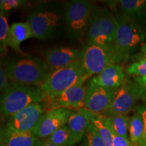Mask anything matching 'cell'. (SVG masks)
Returning <instances> with one entry per match:
<instances>
[{
    "label": "cell",
    "instance_id": "cell-23",
    "mask_svg": "<svg viewBox=\"0 0 146 146\" xmlns=\"http://www.w3.org/2000/svg\"><path fill=\"white\" fill-rule=\"evenodd\" d=\"M51 143L59 146H69L70 142V132L68 126L65 125L56 131L47 139Z\"/></svg>",
    "mask_w": 146,
    "mask_h": 146
},
{
    "label": "cell",
    "instance_id": "cell-24",
    "mask_svg": "<svg viewBox=\"0 0 146 146\" xmlns=\"http://www.w3.org/2000/svg\"><path fill=\"white\" fill-rule=\"evenodd\" d=\"M83 140V146H106L96 128L91 123Z\"/></svg>",
    "mask_w": 146,
    "mask_h": 146
},
{
    "label": "cell",
    "instance_id": "cell-31",
    "mask_svg": "<svg viewBox=\"0 0 146 146\" xmlns=\"http://www.w3.org/2000/svg\"><path fill=\"white\" fill-rule=\"evenodd\" d=\"M36 146H59L57 145H55V144L51 143L48 141L47 139H40L38 141Z\"/></svg>",
    "mask_w": 146,
    "mask_h": 146
},
{
    "label": "cell",
    "instance_id": "cell-8",
    "mask_svg": "<svg viewBox=\"0 0 146 146\" xmlns=\"http://www.w3.org/2000/svg\"><path fill=\"white\" fill-rule=\"evenodd\" d=\"M140 100H143L141 87L135 80L126 78L121 87L118 89L112 104L102 114L104 116L127 114L135 108Z\"/></svg>",
    "mask_w": 146,
    "mask_h": 146
},
{
    "label": "cell",
    "instance_id": "cell-33",
    "mask_svg": "<svg viewBox=\"0 0 146 146\" xmlns=\"http://www.w3.org/2000/svg\"><path fill=\"white\" fill-rule=\"evenodd\" d=\"M141 54H142V58H146V43L141 46Z\"/></svg>",
    "mask_w": 146,
    "mask_h": 146
},
{
    "label": "cell",
    "instance_id": "cell-28",
    "mask_svg": "<svg viewBox=\"0 0 146 146\" xmlns=\"http://www.w3.org/2000/svg\"><path fill=\"white\" fill-rule=\"evenodd\" d=\"M8 80L9 78L5 73L4 68L1 67L0 68V89L1 92H3V94L8 90L9 87L11 86L10 84H9Z\"/></svg>",
    "mask_w": 146,
    "mask_h": 146
},
{
    "label": "cell",
    "instance_id": "cell-7",
    "mask_svg": "<svg viewBox=\"0 0 146 146\" xmlns=\"http://www.w3.org/2000/svg\"><path fill=\"white\" fill-rule=\"evenodd\" d=\"M94 5L85 0L67 1L64 7V21L67 36L78 41L87 32Z\"/></svg>",
    "mask_w": 146,
    "mask_h": 146
},
{
    "label": "cell",
    "instance_id": "cell-26",
    "mask_svg": "<svg viewBox=\"0 0 146 146\" xmlns=\"http://www.w3.org/2000/svg\"><path fill=\"white\" fill-rule=\"evenodd\" d=\"M127 74L135 77L146 76V58H141L138 61L131 64L127 69Z\"/></svg>",
    "mask_w": 146,
    "mask_h": 146
},
{
    "label": "cell",
    "instance_id": "cell-4",
    "mask_svg": "<svg viewBox=\"0 0 146 146\" xmlns=\"http://www.w3.org/2000/svg\"><path fill=\"white\" fill-rule=\"evenodd\" d=\"M116 29V18L109 10L102 7L94 6L87 30L88 44L98 45L114 52Z\"/></svg>",
    "mask_w": 146,
    "mask_h": 146
},
{
    "label": "cell",
    "instance_id": "cell-25",
    "mask_svg": "<svg viewBox=\"0 0 146 146\" xmlns=\"http://www.w3.org/2000/svg\"><path fill=\"white\" fill-rule=\"evenodd\" d=\"M8 20L4 12L0 14V45L1 52L8 47V38L10 31Z\"/></svg>",
    "mask_w": 146,
    "mask_h": 146
},
{
    "label": "cell",
    "instance_id": "cell-12",
    "mask_svg": "<svg viewBox=\"0 0 146 146\" xmlns=\"http://www.w3.org/2000/svg\"><path fill=\"white\" fill-rule=\"evenodd\" d=\"M117 90L99 86L90 82L85 94L84 108L95 114H102L112 104Z\"/></svg>",
    "mask_w": 146,
    "mask_h": 146
},
{
    "label": "cell",
    "instance_id": "cell-13",
    "mask_svg": "<svg viewBox=\"0 0 146 146\" xmlns=\"http://www.w3.org/2000/svg\"><path fill=\"white\" fill-rule=\"evenodd\" d=\"M82 81L70 87L51 101L46 102L47 110L55 108H66L79 110L85 107V98L87 87Z\"/></svg>",
    "mask_w": 146,
    "mask_h": 146
},
{
    "label": "cell",
    "instance_id": "cell-27",
    "mask_svg": "<svg viewBox=\"0 0 146 146\" xmlns=\"http://www.w3.org/2000/svg\"><path fill=\"white\" fill-rule=\"evenodd\" d=\"M26 3L27 1L25 0H1L0 10L5 14V12L21 8Z\"/></svg>",
    "mask_w": 146,
    "mask_h": 146
},
{
    "label": "cell",
    "instance_id": "cell-11",
    "mask_svg": "<svg viewBox=\"0 0 146 146\" xmlns=\"http://www.w3.org/2000/svg\"><path fill=\"white\" fill-rule=\"evenodd\" d=\"M72 111L66 108L47 110L40 118L33 133L39 139L48 138L53 133L66 125Z\"/></svg>",
    "mask_w": 146,
    "mask_h": 146
},
{
    "label": "cell",
    "instance_id": "cell-9",
    "mask_svg": "<svg viewBox=\"0 0 146 146\" xmlns=\"http://www.w3.org/2000/svg\"><path fill=\"white\" fill-rule=\"evenodd\" d=\"M82 62L89 77L100 74L109 66L122 62L120 58L112 50L96 45L87 44L82 51Z\"/></svg>",
    "mask_w": 146,
    "mask_h": 146
},
{
    "label": "cell",
    "instance_id": "cell-32",
    "mask_svg": "<svg viewBox=\"0 0 146 146\" xmlns=\"http://www.w3.org/2000/svg\"><path fill=\"white\" fill-rule=\"evenodd\" d=\"M137 110L141 113L143 119L146 120V102L145 104L141 106H140L139 108H138Z\"/></svg>",
    "mask_w": 146,
    "mask_h": 146
},
{
    "label": "cell",
    "instance_id": "cell-1",
    "mask_svg": "<svg viewBox=\"0 0 146 146\" xmlns=\"http://www.w3.org/2000/svg\"><path fill=\"white\" fill-rule=\"evenodd\" d=\"M4 70L12 84L27 86L40 87L49 74L44 60L27 55L7 60Z\"/></svg>",
    "mask_w": 146,
    "mask_h": 146
},
{
    "label": "cell",
    "instance_id": "cell-6",
    "mask_svg": "<svg viewBox=\"0 0 146 146\" xmlns=\"http://www.w3.org/2000/svg\"><path fill=\"white\" fill-rule=\"evenodd\" d=\"M46 102L41 87L12 84L1 98V111L5 118H9L29 106Z\"/></svg>",
    "mask_w": 146,
    "mask_h": 146
},
{
    "label": "cell",
    "instance_id": "cell-3",
    "mask_svg": "<svg viewBox=\"0 0 146 146\" xmlns=\"http://www.w3.org/2000/svg\"><path fill=\"white\" fill-rule=\"evenodd\" d=\"M89 78L80 59L64 68L49 73L40 87L46 98V102H48L76 84L86 81Z\"/></svg>",
    "mask_w": 146,
    "mask_h": 146
},
{
    "label": "cell",
    "instance_id": "cell-29",
    "mask_svg": "<svg viewBox=\"0 0 146 146\" xmlns=\"http://www.w3.org/2000/svg\"><path fill=\"white\" fill-rule=\"evenodd\" d=\"M112 146H135L131 143L130 139L114 134Z\"/></svg>",
    "mask_w": 146,
    "mask_h": 146
},
{
    "label": "cell",
    "instance_id": "cell-15",
    "mask_svg": "<svg viewBox=\"0 0 146 146\" xmlns=\"http://www.w3.org/2000/svg\"><path fill=\"white\" fill-rule=\"evenodd\" d=\"M90 124L91 121L85 108L72 111L67 123L70 132L69 146L76 145L83 139Z\"/></svg>",
    "mask_w": 146,
    "mask_h": 146
},
{
    "label": "cell",
    "instance_id": "cell-17",
    "mask_svg": "<svg viewBox=\"0 0 146 146\" xmlns=\"http://www.w3.org/2000/svg\"><path fill=\"white\" fill-rule=\"evenodd\" d=\"M39 139L33 132H20L8 125L1 131V143L4 146H36Z\"/></svg>",
    "mask_w": 146,
    "mask_h": 146
},
{
    "label": "cell",
    "instance_id": "cell-16",
    "mask_svg": "<svg viewBox=\"0 0 146 146\" xmlns=\"http://www.w3.org/2000/svg\"><path fill=\"white\" fill-rule=\"evenodd\" d=\"M125 80V74L123 68L118 64H113L94 76L90 82L106 88L118 89Z\"/></svg>",
    "mask_w": 146,
    "mask_h": 146
},
{
    "label": "cell",
    "instance_id": "cell-5",
    "mask_svg": "<svg viewBox=\"0 0 146 146\" xmlns=\"http://www.w3.org/2000/svg\"><path fill=\"white\" fill-rule=\"evenodd\" d=\"M117 22L114 51L122 62L129 59L145 39V33L135 21L125 15L115 16Z\"/></svg>",
    "mask_w": 146,
    "mask_h": 146
},
{
    "label": "cell",
    "instance_id": "cell-19",
    "mask_svg": "<svg viewBox=\"0 0 146 146\" xmlns=\"http://www.w3.org/2000/svg\"><path fill=\"white\" fill-rule=\"evenodd\" d=\"M118 2L123 15L133 21L146 19V0H121Z\"/></svg>",
    "mask_w": 146,
    "mask_h": 146
},
{
    "label": "cell",
    "instance_id": "cell-2",
    "mask_svg": "<svg viewBox=\"0 0 146 146\" xmlns=\"http://www.w3.org/2000/svg\"><path fill=\"white\" fill-rule=\"evenodd\" d=\"M64 19V9L58 3L45 2L35 5L31 10L27 23L34 38L51 39L59 31Z\"/></svg>",
    "mask_w": 146,
    "mask_h": 146
},
{
    "label": "cell",
    "instance_id": "cell-14",
    "mask_svg": "<svg viewBox=\"0 0 146 146\" xmlns=\"http://www.w3.org/2000/svg\"><path fill=\"white\" fill-rule=\"evenodd\" d=\"M42 54L50 73L81 59L82 51L73 47H58L43 51Z\"/></svg>",
    "mask_w": 146,
    "mask_h": 146
},
{
    "label": "cell",
    "instance_id": "cell-34",
    "mask_svg": "<svg viewBox=\"0 0 146 146\" xmlns=\"http://www.w3.org/2000/svg\"><path fill=\"white\" fill-rule=\"evenodd\" d=\"M144 122H145V135H144V144H143V146H146V120H144Z\"/></svg>",
    "mask_w": 146,
    "mask_h": 146
},
{
    "label": "cell",
    "instance_id": "cell-22",
    "mask_svg": "<svg viewBox=\"0 0 146 146\" xmlns=\"http://www.w3.org/2000/svg\"><path fill=\"white\" fill-rule=\"evenodd\" d=\"M86 110V109H85ZM87 116L90 120L91 123L94 125L106 146H112L114 133L111 129L102 120L101 115L95 114L86 110Z\"/></svg>",
    "mask_w": 146,
    "mask_h": 146
},
{
    "label": "cell",
    "instance_id": "cell-10",
    "mask_svg": "<svg viewBox=\"0 0 146 146\" xmlns=\"http://www.w3.org/2000/svg\"><path fill=\"white\" fill-rule=\"evenodd\" d=\"M47 111L46 102L33 104L10 116L7 125L20 132H33L42 115Z\"/></svg>",
    "mask_w": 146,
    "mask_h": 146
},
{
    "label": "cell",
    "instance_id": "cell-30",
    "mask_svg": "<svg viewBox=\"0 0 146 146\" xmlns=\"http://www.w3.org/2000/svg\"><path fill=\"white\" fill-rule=\"evenodd\" d=\"M134 80L141 87L143 90V100L146 101V76H136L134 77Z\"/></svg>",
    "mask_w": 146,
    "mask_h": 146
},
{
    "label": "cell",
    "instance_id": "cell-21",
    "mask_svg": "<svg viewBox=\"0 0 146 146\" xmlns=\"http://www.w3.org/2000/svg\"><path fill=\"white\" fill-rule=\"evenodd\" d=\"M100 115L104 122L110 128L114 134L129 139L128 135L129 120L127 114L114 116Z\"/></svg>",
    "mask_w": 146,
    "mask_h": 146
},
{
    "label": "cell",
    "instance_id": "cell-18",
    "mask_svg": "<svg viewBox=\"0 0 146 146\" xmlns=\"http://www.w3.org/2000/svg\"><path fill=\"white\" fill-rule=\"evenodd\" d=\"M31 37H33L32 31L27 22L12 23L9 31L8 47L23 54L21 50V43Z\"/></svg>",
    "mask_w": 146,
    "mask_h": 146
},
{
    "label": "cell",
    "instance_id": "cell-20",
    "mask_svg": "<svg viewBox=\"0 0 146 146\" xmlns=\"http://www.w3.org/2000/svg\"><path fill=\"white\" fill-rule=\"evenodd\" d=\"M129 133L130 141L133 145L143 146L145 122L141 113L138 110L129 120Z\"/></svg>",
    "mask_w": 146,
    "mask_h": 146
}]
</instances>
